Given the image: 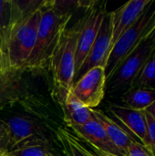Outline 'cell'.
I'll return each instance as SVG.
<instances>
[{"mask_svg":"<svg viewBox=\"0 0 155 156\" xmlns=\"http://www.w3.org/2000/svg\"><path fill=\"white\" fill-rule=\"evenodd\" d=\"M71 16L69 8L62 7L57 1H44L37 41L24 70L42 69L49 66L53 51Z\"/></svg>","mask_w":155,"mask_h":156,"instance_id":"2","label":"cell"},{"mask_svg":"<svg viewBox=\"0 0 155 156\" xmlns=\"http://www.w3.org/2000/svg\"><path fill=\"white\" fill-rule=\"evenodd\" d=\"M90 3H85V11L79 19L70 27H66L53 51L49 66L56 87H62L71 90L75 74L77 42L87 17Z\"/></svg>","mask_w":155,"mask_h":156,"instance_id":"3","label":"cell"},{"mask_svg":"<svg viewBox=\"0 0 155 156\" xmlns=\"http://www.w3.org/2000/svg\"><path fill=\"white\" fill-rule=\"evenodd\" d=\"M126 156H155V154L143 144L132 141L128 147Z\"/></svg>","mask_w":155,"mask_h":156,"instance_id":"23","label":"cell"},{"mask_svg":"<svg viewBox=\"0 0 155 156\" xmlns=\"http://www.w3.org/2000/svg\"><path fill=\"white\" fill-rule=\"evenodd\" d=\"M106 2H90L88 7L87 17L79 33L75 54V73L79 70L88 56L100 30L102 18L106 13ZM75 75V74H74Z\"/></svg>","mask_w":155,"mask_h":156,"instance_id":"8","label":"cell"},{"mask_svg":"<svg viewBox=\"0 0 155 156\" xmlns=\"http://www.w3.org/2000/svg\"><path fill=\"white\" fill-rule=\"evenodd\" d=\"M92 149H93V154H94L96 156H116V155H112V154H110L103 153V152L99 151V150H97V149H95V148H93V147H92Z\"/></svg>","mask_w":155,"mask_h":156,"instance_id":"24","label":"cell"},{"mask_svg":"<svg viewBox=\"0 0 155 156\" xmlns=\"http://www.w3.org/2000/svg\"><path fill=\"white\" fill-rule=\"evenodd\" d=\"M11 148L10 135L6 122L0 119V156L6 154Z\"/></svg>","mask_w":155,"mask_h":156,"instance_id":"21","label":"cell"},{"mask_svg":"<svg viewBox=\"0 0 155 156\" xmlns=\"http://www.w3.org/2000/svg\"><path fill=\"white\" fill-rule=\"evenodd\" d=\"M5 60H4V58H3V55L0 51V71L1 70H4L5 69Z\"/></svg>","mask_w":155,"mask_h":156,"instance_id":"26","label":"cell"},{"mask_svg":"<svg viewBox=\"0 0 155 156\" xmlns=\"http://www.w3.org/2000/svg\"><path fill=\"white\" fill-rule=\"evenodd\" d=\"M147 122V144L148 147L155 154V118L145 112Z\"/></svg>","mask_w":155,"mask_h":156,"instance_id":"22","label":"cell"},{"mask_svg":"<svg viewBox=\"0 0 155 156\" xmlns=\"http://www.w3.org/2000/svg\"><path fill=\"white\" fill-rule=\"evenodd\" d=\"M57 134L58 141L61 143L65 156H96L83 146L78 139L74 138L72 134L64 129H59Z\"/></svg>","mask_w":155,"mask_h":156,"instance_id":"18","label":"cell"},{"mask_svg":"<svg viewBox=\"0 0 155 156\" xmlns=\"http://www.w3.org/2000/svg\"><path fill=\"white\" fill-rule=\"evenodd\" d=\"M58 101L61 106L68 126L82 125L93 118L91 109L85 107L71 92L62 87H56Z\"/></svg>","mask_w":155,"mask_h":156,"instance_id":"13","label":"cell"},{"mask_svg":"<svg viewBox=\"0 0 155 156\" xmlns=\"http://www.w3.org/2000/svg\"><path fill=\"white\" fill-rule=\"evenodd\" d=\"M91 111L94 118L101 124L112 144L119 149L122 155L126 156L129 145L134 140L121 124H118L116 121L112 120L100 111L94 109H91Z\"/></svg>","mask_w":155,"mask_h":156,"instance_id":"15","label":"cell"},{"mask_svg":"<svg viewBox=\"0 0 155 156\" xmlns=\"http://www.w3.org/2000/svg\"><path fill=\"white\" fill-rule=\"evenodd\" d=\"M112 38V19L111 12L106 11L100 27L96 39L83 63L73 78V85L89 70L96 67L105 69L109 55L111 50Z\"/></svg>","mask_w":155,"mask_h":156,"instance_id":"6","label":"cell"},{"mask_svg":"<svg viewBox=\"0 0 155 156\" xmlns=\"http://www.w3.org/2000/svg\"><path fill=\"white\" fill-rule=\"evenodd\" d=\"M131 88H146L155 90V50L132 81Z\"/></svg>","mask_w":155,"mask_h":156,"instance_id":"20","label":"cell"},{"mask_svg":"<svg viewBox=\"0 0 155 156\" xmlns=\"http://www.w3.org/2000/svg\"><path fill=\"white\" fill-rule=\"evenodd\" d=\"M155 50V31L142 41L116 68L106 80V91L110 95H122L140 73Z\"/></svg>","mask_w":155,"mask_h":156,"instance_id":"5","label":"cell"},{"mask_svg":"<svg viewBox=\"0 0 155 156\" xmlns=\"http://www.w3.org/2000/svg\"><path fill=\"white\" fill-rule=\"evenodd\" d=\"M53 153L48 138L33 136L15 144L6 154L8 156H48Z\"/></svg>","mask_w":155,"mask_h":156,"instance_id":"16","label":"cell"},{"mask_svg":"<svg viewBox=\"0 0 155 156\" xmlns=\"http://www.w3.org/2000/svg\"><path fill=\"white\" fill-rule=\"evenodd\" d=\"M24 69H5L0 71V109L23 101L27 90L23 81Z\"/></svg>","mask_w":155,"mask_h":156,"instance_id":"10","label":"cell"},{"mask_svg":"<svg viewBox=\"0 0 155 156\" xmlns=\"http://www.w3.org/2000/svg\"><path fill=\"white\" fill-rule=\"evenodd\" d=\"M152 0H131L111 12V48L119 37L137 20Z\"/></svg>","mask_w":155,"mask_h":156,"instance_id":"11","label":"cell"},{"mask_svg":"<svg viewBox=\"0 0 155 156\" xmlns=\"http://www.w3.org/2000/svg\"><path fill=\"white\" fill-rule=\"evenodd\" d=\"M5 122H6L9 131L11 148L17 143L33 136L48 138V130L47 126L34 118L16 115Z\"/></svg>","mask_w":155,"mask_h":156,"instance_id":"14","label":"cell"},{"mask_svg":"<svg viewBox=\"0 0 155 156\" xmlns=\"http://www.w3.org/2000/svg\"><path fill=\"white\" fill-rule=\"evenodd\" d=\"M70 92L90 109L97 107L106 92V74L102 67H96L83 75L71 88Z\"/></svg>","mask_w":155,"mask_h":156,"instance_id":"7","label":"cell"},{"mask_svg":"<svg viewBox=\"0 0 155 156\" xmlns=\"http://www.w3.org/2000/svg\"><path fill=\"white\" fill-rule=\"evenodd\" d=\"M11 0H0V51L5 60L11 29Z\"/></svg>","mask_w":155,"mask_h":156,"instance_id":"19","label":"cell"},{"mask_svg":"<svg viewBox=\"0 0 155 156\" xmlns=\"http://www.w3.org/2000/svg\"><path fill=\"white\" fill-rule=\"evenodd\" d=\"M11 29L5 65L6 69H24L37 41L41 7L38 8V2L36 0H11Z\"/></svg>","mask_w":155,"mask_h":156,"instance_id":"1","label":"cell"},{"mask_svg":"<svg viewBox=\"0 0 155 156\" xmlns=\"http://www.w3.org/2000/svg\"><path fill=\"white\" fill-rule=\"evenodd\" d=\"M122 106L145 111L155 101V90L146 88H131L121 97Z\"/></svg>","mask_w":155,"mask_h":156,"instance_id":"17","label":"cell"},{"mask_svg":"<svg viewBox=\"0 0 155 156\" xmlns=\"http://www.w3.org/2000/svg\"><path fill=\"white\" fill-rule=\"evenodd\" d=\"M48 156H57V155H56V154H55L54 153H51V154H48Z\"/></svg>","mask_w":155,"mask_h":156,"instance_id":"27","label":"cell"},{"mask_svg":"<svg viewBox=\"0 0 155 156\" xmlns=\"http://www.w3.org/2000/svg\"><path fill=\"white\" fill-rule=\"evenodd\" d=\"M153 31H155V0H152L137 20L113 45L104 69L106 80L119 64Z\"/></svg>","mask_w":155,"mask_h":156,"instance_id":"4","label":"cell"},{"mask_svg":"<svg viewBox=\"0 0 155 156\" xmlns=\"http://www.w3.org/2000/svg\"><path fill=\"white\" fill-rule=\"evenodd\" d=\"M2 156H8L7 154H5V155H2Z\"/></svg>","mask_w":155,"mask_h":156,"instance_id":"28","label":"cell"},{"mask_svg":"<svg viewBox=\"0 0 155 156\" xmlns=\"http://www.w3.org/2000/svg\"><path fill=\"white\" fill-rule=\"evenodd\" d=\"M108 112L113 119L118 120L125 127L126 131H130L132 138H137L139 143L146 146L147 122L145 111L133 110L119 104H111L108 107Z\"/></svg>","mask_w":155,"mask_h":156,"instance_id":"9","label":"cell"},{"mask_svg":"<svg viewBox=\"0 0 155 156\" xmlns=\"http://www.w3.org/2000/svg\"><path fill=\"white\" fill-rule=\"evenodd\" d=\"M145 112H147L148 113H150L152 116H153L155 118V101L149 107L145 110Z\"/></svg>","mask_w":155,"mask_h":156,"instance_id":"25","label":"cell"},{"mask_svg":"<svg viewBox=\"0 0 155 156\" xmlns=\"http://www.w3.org/2000/svg\"><path fill=\"white\" fill-rule=\"evenodd\" d=\"M79 137H82L91 144V147L112 155L123 156L119 149L112 144L108 137L101 124L94 118L82 125H74L70 127Z\"/></svg>","mask_w":155,"mask_h":156,"instance_id":"12","label":"cell"}]
</instances>
